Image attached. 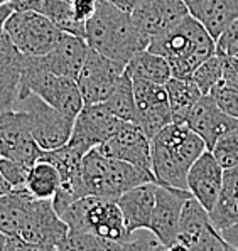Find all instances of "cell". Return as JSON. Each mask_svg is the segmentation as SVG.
Masks as SVG:
<instances>
[{"mask_svg":"<svg viewBox=\"0 0 238 251\" xmlns=\"http://www.w3.org/2000/svg\"><path fill=\"white\" fill-rule=\"evenodd\" d=\"M106 110L112 111L122 122L135 123V98H133V83L129 75H122L112 95L103 101Z\"/></svg>","mask_w":238,"mask_h":251,"instance_id":"4316f807","label":"cell"},{"mask_svg":"<svg viewBox=\"0 0 238 251\" xmlns=\"http://www.w3.org/2000/svg\"><path fill=\"white\" fill-rule=\"evenodd\" d=\"M187 251H226V243L213 226L210 212L194 198L187 199L181 212L178 239Z\"/></svg>","mask_w":238,"mask_h":251,"instance_id":"7c38bea8","label":"cell"},{"mask_svg":"<svg viewBox=\"0 0 238 251\" xmlns=\"http://www.w3.org/2000/svg\"><path fill=\"white\" fill-rule=\"evenodd\" d=\"M59 216L70 229L97 234L115 243H125L130 239L122 209L113 199L86 196L75 201Z\"/></svg>","mask_w":238,"mask_h":251,"instance_id":"8992f818","label":"cell"},{"mask_svg":"<svg viewBox=\"0 0 238 251\" xmlns=\"http://www.w3.org/2000/svg\"><path fill=\"white\" fill-rule=\"evenodd\" d=\"M66 2H70V0H66Z\"/></svg>","mask_w":238,"mask_h":251,"instance_id":"681fc988","label":"cell"},{"mask_svg":"<svg viewBox=\"0 0 238 251\" xmlns=\"http://www.w3.org/2000/svg\"><path fill=\"white\" fill-rule=\"evenodd\" d=\"M167 251H187L186 246L183 245V243H179V241H176V243H172L171 246L167 248Z\"/></svg>","mask_w":238,"mask_h":251,"instance_id":"bcb514c9","label":"cell"},{"mask_svg":"<svg viewBox=\"0 0 238 251\" xmlns=\"http://www.w3.org/2000/svg\"><path fill=\"white\" fill-rule=\"evenodd\" d=\"M24 2V0H0V3H19Z\"/></svg>","mask_w":238,"mask_h":251,"instance_id":"7dc6e473","label":"cell"},{"mask_svg":"<svg viewBox=\"0 0 238 251\" xmlns=\"http://www.w3.org/2000/svg\"><path fill=\"white\" fill-rule=\"evenodd\" d=\"M88 51L90 48L84 39L63 32L54 48L44 56H39L37 59H39L41 66L48 71L54 73L57 76L76 79L84 59H86Z\"/></svg>","mask_w":238,"mask_h":251,"instance_id":"ffe728a7","label":"cell"},{"mask_svg":"<svg viewBox=\"0 0 238 251\" xmlns=\"http://www.w3.org/2000/svg\"><path fill=\"white\" fill-rule=\"evenodd\" d=\"M226 243V241H225ZM226 251H237L235 248H232V246H230V245H226Z\"/></svg>","mask_w":238,"mask_h":251,"instance_id":"c3c4849f","label":"cell"},{"mask_svg":"<svg viewBox=\"0 0 238 251\" xmlns=\"http://www.w3.org/2000/svg\"><path fill=\"white\" fill-rule=\"evenodd\" d=\"M218 56H238V19L232 22L216 39Z\"/></svg>","mask_w":238,"mask_h":251,"instance_id":"836d02e7","label":"cell"},{"mask_svg":"<svg viewBox=\"0 0 238 251\" xmlns=\"http://www.w3.org/2000/svg\"><path fill=\"white\" fill-rule=\"evenodd\" d=\"M124 73L125 66H122L120 63L90 49L76 78L84 105H97L105 101L113 93Z\"/></svg>","mask_w":238,"mask_h":251,"instance_id":"30bf717a","label":"cell"},{"mask_svg":"<svg viewBox=\"0 0 238 251\" xmlns=\"http://www.w3.org/2000/svg\"><path fill=\"white\" fill-rule=\"evenodd\" d=\"M223 61V81L238 84V56H221Z\"/></svg>","mask_w":238,"mask_h":251,"instance_id":"8d00e7d4","label":"cell"},{"mask_svg":"<svg viewBox=\"0 0 238 251\" xmlns=\"http://www.w3.org/2000/svg\"><path fill=\"white\" fill-rule=\"evenodd\" d=\"M186 125L198 133L206 144V149L211 150L221 135L238 128V120L228 117L210 95H205L187 115Z\"/></svg>","mask_w":238,"mask_h":251,"instance_id":"d6986e66","label":"cell"},{"mask_svg":"<svg viewBox=\"0 0 238 251\" xmlns=\"http://www.w3.org/2000/svg\"><path fill=\"white\" fill-rule=\"evenodd\" d=\"M235 19H238V0H208L198 21L216 41Z\"/></svg>","mask_w":238,"mask_h":251,"instance_id":"484cf974","label":"cell"},{"mask_svg":"<svg viewBox=\"0 0 238 251\" xmlns=\"http://www.w3.org/2000/svg\"><path fill=\"white\" fill-rule=\"evenodd\" d=\"M0 251H12V236L0 233Z\"/></svg>","mask_w":238,"mask_h":251,"instance_id":"ee69618b","label":"cell"},{"mask_svg":"<svg viewBox=\"0 0 238 251\" xmlns=\"http://www.w3.org/2000/svg\"><path fill=\"white\" fill-rule=\"evenodd\" d=\"M125 75H129L132 79H144L157 84H166L172 78L167 61L149 49L140 51L129 61L125 66Z\"/></svg>","mask_w":238,"mask_h":251,"instance_id":"cb8c5ba5","label":"cell"},{"mask_svg":"<svg viewBox=\"0 0 238 251\" xmlns=\"http://www.w3.org/2000/svg\"><path fill=\"white\" fill-rule=\"evenodd\" d=\"M118 251H167L166 246L157 239L154 234H140L135 239L122 243Z\"/></svg>","mask_w":238,"mask_h":251,"instance_id":"e575fe53","label":"cell"},{"mask_svg":"<svg viewBox=\"0 0 238 251\" xmlns=\"http://www.w3.org/2000/svg\"><path fill=\"white\" fill-rule=\"evenodd\" d=\"M0 172L12 191H26V179H27L29 167L15 160L0 159Z\"/></svg>","mask_w":238,"mask_h":251,"instance_id":"d6a6232c","label":"cell"},{"mask_svg":"<svg viewBox=\"0 0 238 251\" xmlns=\"http://www.w3.org/2000/svg\"><path fill=\"white\" fill-rule=\"evenodd\" d=\"M106 2L113 3L115 7H118V9L125 10V12H132V10L135 9V5L140 2V0H106Z\"/></svg>","mask_w":238,"mask_h":251,"instance_id":"7bdbcfd3","label":"cell"},{"mask_svg":"<svg viewBox=\"0 0 238 251\" xmlns=\"http://www.w3.org/2000/svg\"><path fill=\"white\" fill-rule=\"evenodd\" d=\"M88 48L122 66L140 51H145L151 39L133 24L130 12L115 7L106 0H98L93 17L86 22Z\"/></svg>","mask_w":238,"mask_h":251,"instance_id":"6da1fadb","label":"cell"},{"mask_svg":"<svg viewBox=\"0 0 238 251\" xmlns=\"http://www.w3.org/2000/svg\"><path fill=\"white\" fill-rule=\"evenodd\" d=\"M22 63H24V54L10 42L7 34H2L0 36V86H19Z\"/></svg>","mask_w":238,"mask_h":251,"instance_id":"83f0119b","label":"cell"},{"mask_svg":"<svg viewBox=\"0 0 238 251\" xmlns=\"http://www.w3.org/2000/svg\"><path fill=\"white\" fill-rule=\"evenodd\" d=\"M70 3L76 21L86 25V22L93 17L95 10H97L98 0H70Z\"/></svg>","mask_w":238,"mask_h":251,"instance_id":"d590c367","label":"cell"},{"mask_svg":"<svg viewBox=\"0 0 238 251\" xmlns=\"http://www.w3.org/2000/svg\"><path fill=\"white\" fill-rule=\"evenodd\" d=\"M130 15L139 30L152 39L178 25L189 10L183 0H140Z\"/></svg>","mask_w":238,"mask_h":251,"instance_id":"e0dca14e","label":"cell"},{"mask_svg":"<svg viewBox=\"0 0 238 251\" xmlns=\"http://www.w3.org/2000/svg\"><path fill=\"white\" fill-rule=\"evenodd\" d=\"M132 83L135 98V123L152 140L157 132L172 123L166 86L144 79H132Z\"/></svg>","mask_w":238,"mask_h":251,"instance_id":"4fadbf2b","label":"cell"},{"mask_svg":"<svg viewBox=\"0 0 238 251\" xmlns=\"http://www.w3.org/2000/svg\"><path fill=\"white\" fill-rule=\"evenodd\" d=\"M122 243L100 238L97 234L70 229L63 241L56 246V251H118Z\"/></svg>","mask_w":238,"mask_h":251,"instance_id":"f1b7e54d","label":"cell"},{"mask_svg":"<svg viewBox=\"0 0 238 251\" xmlns=\"http://www.w3.org/2000/svg\"><path fill=\"white\" fill-rule=\"evenodd\" d=\"M189 191L167 185L157 184L156 191V206L151 219V231L154 236L162 243L166 248L176 243L178 239L179 221H181V212L187 199H191Z\"/></svg>","mask_w":238,"mask_h":251,"instance_id":"2e32d148","label":"cell"},{"mask_svg":"<svg viewBox=\"0 0 238 251\" xmlns=\"http://www.w3.org/2000/svg\"><path fill=\"white\" fill-rule=\"evenodd\" d=\"M12 110L24 115L30 135L44 152L56 150L70 142L75 118L57 111L56 108L42 101L39 96L32 93L24 96L17 95Z\"/></svg>","mask_w":238,"mask_h":251,"instance_id":"52a82bcc","label":"cell"},{"mask_svg":"<svg viewBox=\"0 0 238 251\" xmlns=\"http://www.w3.org/2000/svg\"><path fill=\"white\" fill-rule=\"evenodd\" d=\"M210 219L218 231L238 223V167L223 172V185L210 211Z\"/></svg>","mask_w":238,"mask_h":251,"instance_id":"7402d4cb","label":"cell"},{"mask_svg":"<svg viewBox=\"0 0 238 251\" xmlns=\"http://www.w3.org/2000/svg\"><path fill=\"white\" fill-rule=\"evenodd\" d=\"M122 120L106 110L103 103L84 105L75 118L71 138L68 144L78 149L81 153H88L91 149L103 145L122 126Z\"/></svg>","mask_w":238,"mask_h":251,"instance_id":"8fae6325","label":"cell"},{"mask_svg":"<svg viewBox=\"0 0 238 251\" xmlns=\"http://www.w3.org/2000/svg\"><path fill=\"white\" fill-rule=\"evenodd\" d=\"M184 5L187 7V10H189V14L193 15L194 19H199L203 14V10H205V5L208 0H183Z\"/></svg>","mask_w":238,"mask_h":251,"instance_id":"60d3db41","label":"cell"},{"mask_svg":"<svg viewBox=\"0 0 238 251\" xmlns=\"http://www.w3.org/2000/svg\"><path fill=\"white\" fill-rule=\"evenodd\" d=\"M12 251H56L53 246L34 245V243H26L19 238H12Z\"/></svg>","mask_w":238,"mask_h":251,"instance_id":"f35d334b","label":"cell"},{"mask_svg":"<svg viewBox=\"0 0 238 251\" xmlns=\"http://www.w3.org/2000/svg\"><path fill=\"white\" fill-rule=\"evenodd\" d=\"M191 79L196 83V86L203 93V96L210 95L211 90L223 81V61H221V56L213 54L206 61H203L196 71L193 73Z\"/></svg>","mask_w":238,"mask_h":251,"instance_id":"f546056e","label":"cell"},{"mask_svg":"<svg viewBox=\"0 0 238 251\" xmlns=\"http://www.w3.org/2000/svg\"><path fill=\"white\" fill-rule=\"evenodd\" d=\"M14 12L12 5L10 3H0V36L2 34H5V30H3V25H5V21L9 19V15Z\"/></svg>","mask_w":238,"mask_h":251,"instance_id":"b9f144b4","label":"cell"},{"mask_svg":"<svg viewBox=\"0 0 238 251\" xmlns=\"http://www.w3.org/2000/svg\"><path fill=\"white\" fill-rule=\"evenodd\" d=\"M15 96H17V88L0 86V113L7 110H12Z\"/></svg>","mask_w":238,"mask_h":251,"instance_id":"74e56055","label":"cell"},{"mask_svg":"<svg viewBox=\"0 0 238 251\" xmlns=\"http://www.w3.org/2000/svg\"><path fill=\"white\" fill-rule=\"evenodd\" d=\"M147 49L167 61L174 78H191L203 61L216 54V41L189 14L171 30L152 37Z\"/></svg>","mask_w":238,"mask_h":251,"instance_id":"3957f363","label":"cell"},{"mask_svg":"<svg viewBox=\"0 0 238 251\" xmlns=\"http://www.w3.org/2000/svg\"><path fill=\"white\" fill-rule=\"evenodd\" d=\"M3 30L15 48L29 57L48 54L63 36L46 15L34 10H14L5 21Z\"/></svg>","mask_w":238,"mask_h":251,"instance_id":"ba28073f","label":"cell"},{"mask_svg":"<svg viewBox=\"0 0 238 251\" xmlns=\"http://www.w3.org/2000/svg\"><path fill=\"white\" fill-rule=\"evenodd\" d=\"M29 93L39 96L42 101L71 118H76L84 106L76 79L57 76L42 68L37 57L24 56L17 95L24 96Z\"/></svg>","mask_w":238,"mask_h":251,"instance_id":"5b68a950","label":"cell"},{"mask_svg":"<svg viewBox=\"0 0 238 251\" xmlns=\"http://www.w3.org/2000/svg\"><path fill=\"white\" fill-rule=\"evenodd\" d=\"M210 152L223 171L238 167V128L221 135Z\"/></svg>","mask_w":238,"mask_h":251,"instance_id":"4dcf8cb0","label":"cell"},{"mask_svg":"<svg viewBox=\"0 0 238 251\" xmlns=\"http://www.w3.org/2000/svg\"><path fill=\"white\" fill-rule=\"evenodd\" d=\"M164 86H166L169 106L172 111V122L186 123L187 115L201 100L203 93L199 91L196 83L191 78H174L172 76Z\"/></svg>","mask_w":238,"mask_h":251,"instance_id":"603a6c76","label":"cell"},{"mask_svg":"<svg viewBox=\"0 0 238 251\" xmlns=\"http://www.w3.org/2000/svg\"><path fill=\"white\" fill-rule=\"evenodd\" d=\"M223 172L210 150H205L187 172V191L208 212L220 196Z\"/></svg>","mask_w":238,"mask_h":251,"instance_id":"ac0fdd59","label":"cell"},{"mask_svg":"<svg viewBox=\"0 0 238 251\" xmlns=\"http://www.w3.org/2000/svg\"><path fill=\"white\" fill-rule=\"evenodd\" d=\"M156 191L157 182H147L124 192L117 199L130 238L137 231L149 229L151 226L152 212H154L156 206Z\"/></svg>","mask_w":238,"mask_h":251,"instance_id":"44dd1931","label":"cell"},{"mask_svg":"<svg viewBox=\"0 0 238 251\" xmlns=\"http://www.w3.org/2000/svg\"><path fill=\"white\" fill-rule=\"evenodd\" d=\"M210 96L220 106L221 111H225L228 117L238 120V84L221 81L211 90Z\"/></svg>","mask_w":238,"mask_h":251,"instance_id":"1f68e13d","label":"cell"},{"mask_svg":"<svg viewBox=\"0 0 238 251\" xmlns=\"http://www.w3.org/2000/svg\"><path fill=\"white\" fill-rule=\"evenodd\" d=\"M61 187V177L57 169L46 160H37L29 167L26 179V191L36 199H54Z\"/></svg>","mask_w":238,"mask_h":251,"instance_id":"d4e9b609","label":"cell"},{"mask_svg":"<svg viewBox=\"0 0 238 251\" xmlns=\"http://www.w3.org/2000/svg\"><path fill=\"white\" fill-rule=\"evenodd\" d=\"M220 234L226 241V245H230L232 248H235L238 251V223L230 227H226L223 231H220Z\"/></svg>","mask_w":238,"mask_h":251,"instance_id":"ab89813d","label":"cell"},{"mask_svg":"<svg viewBox=\"0 0 238 251\" xmlns=\"http://www.w3.org/2000/svg\"><path fill=\"white\" fill-rule=\"evenodd\" d=\"M206 144L186 123H169L151 140L152 174L159 185L187 191V172Z\"/></svg>","mask_w":238,"mask_h":251,"instance_id":"7a4b0ae2","label":"cell"},{"mask_svg":"<svg viewBox=\"0 0 238 251\" xmlns=\"http://www.w3.org/2000/svg\"><path fill=\"white\" fill-rule=\"evenodd\" d=\"M97 149L106 157L129 162L142 171L152 172L151 138L133 122H124L117 133Z\"/></svg>","mask_w":238,"mask_h":251,"instance_id":"9a60e30c","label":"cell"},{"mask_svg":"<svg viewBox=\"0 0 238 251\" xmlns=\"http://www.w3.org/2000/svg\"><path fill=\"white\" fill-rule=\"evenodd\" d=\"M147 182H156L152 172L142 171L129 162L103 155L98 149H91L83 157V198L97 196V198L117 201L124 192Z\"/></svg>","mask_w":238,"mask_h":251,"instance_id":"277c9868","label":"cell"},{"mask_svg":"<svg viewBox=\"0 0 238 251\" xmlns=\"http://www.w3.org/2000/svg\"><path fill=\"white\" fill-rule=\"evenodd\" d=\"M7 192H12V189H10V185L7 184V180L3 179L2 172H0V194H7Z\"/></svg>","mask_w":238,"mask_h":251,"instance_id":"f6af8a7d","label":"cell"},{"mask_svg":"<svg viewBox=\"0 0 238 251\" xmlns=\"http://www.w3.org/2000/svg\"><path fill=\"white\" fill-rule=\"evenodd\" d=\"M68 231L70 227L56 212L51 199H36L30 196L22 216L21 229L15 238L26 243L56 248Z\"/></svg>","mask_w":238,"mask_h":251,"instance_id":"9c48e42d","label":"cell"},{"mask_svg":"<svg viewBox=\"0 0 238 251\" xmlns=\"http://www.w3.org/2000/svg\"><path fill=\"white\" fill-rule=\"evenodd\" d=\"M42 152L29 132L21 111L7 110L0 113V159L15 160L30 167L41 159Z\"/></svg>","mask_w":238,"mask_h":251,"instance_id":"5bb4252c","label":"cell"}]
</instances>
